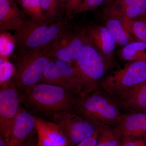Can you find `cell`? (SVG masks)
Returning a JSON list of instances; mask_svg holds the SVG:
<instances>
[{"label": "cell", "instance_id": "6da1fadb", "mask_svg": "<svg viewBox=\"0 0 146 146\" xmlns=\"http://www.w3.org/2000/svg\"><path fill=\"white\" fill-rule=\"evenodd\" d=\"M19 93L21 104L37 117L72 110L81 97L60 86L40 82Z\"/></svg>", "mask_w": 146, "mask_h": 146}, {"label": "cell", "instance_id": "7a4b0ae2", "mask_svg": "<svg viewBox=\"0 0 146 146\" xmlns=\"http://www.w3.org/2000/svg\"><path fill=\"white\" fill-rule=\"evenodd\" d=\"M83 44L75 66L83 83V97L98 89L112 65L102 55L88 34L86 26H82Z\"/></svg>", "mask_w": 146, "mask_h": 146}, {"label": "cell", "instance_id": "3957f363", "mask_svg": "<svg viewBox=\"0 0 146 146\" xmlns=\"http://www.w3.org/2000/svg\"><path fill=\"white\" fill-rule=\"evenodd\" d=\"M146 81V61H128L122 68L106 75L98 89L117 102L130 96Z\"/></svg>", "mask_w": 146, "mask_h": 146}, {"label": "cell", "instance_id": "277c9868", "mask_svg": "<svg viewBox=\"0 0 146 146\" xmlns=\"http://www.w3.org/2000/svg\"><path fill=\"white\" fill-rule=\"evenodd\" d=\"M121 108L115 100L99 89L83 97L72 111L99 126H115Z\"/></svg>", "mask_w": 146, "mask_h": 146}, {"label": "cell", "instance_id": "5b68a950", "mask_svg": "<svg viewBox=\"0 0 146 146\" xmlns=\"http://www.w3.org/2000/svg\"><path fill=\"white\" fill-rule=\"evenodd\" d=\"M50 59L45 48L17 51L12 63L14 72L11 80L19 93L40 83Z\"/></svg>", "mask_w": 146, "mask_h": 146}, {"label": "cell", "instance_id": "8992f818", "mask_svg": "<svg viewBox=\"0 0 146 146\" xmlns=\"http://www.w3.org/2000/svg\"><path fill=\"white\" fill-rule=\"evenodd\" d=\"M70 21L65 17L60 21L52 23L30 19L12 36L17 50L46 48L70 25Z\"/></svg>", "mask_w": 146, "mask_h": 146}, {"label": "cell", "instance_id": "52a82bcc", "mask_svg": "<svg viewBox=\"0 0 146 146\" xmlns=\"http://www.w3.org/2000/svg\"><path fill=\"white\" fill-rule=\"evenodd\" d=\"M43 119L53 122L62 131L68 146H76L93 135L100 126L72 111L54 112Z\"/></svg>", "mask_w": 146, "mask_h": 146}, {"label": "cell", "instance_id": "ba28073f", "mask_svg": "<svg viewBox=\"0 0 146 146\" xmlns=\"http://www.w3.org/2000/svg\"><path fill=\"white\" fill-rule=\"evenodd\" d=\"M40 82L60 86L83 96L82 80L74 65L50 58L43 72Z\"/></svg>", "mask_w": 146, "mask_h": 146}, {"label": "cell", "instance_id": "9c48e42d", "mask_svg": "<svg viewBox=\"0 0 146 146\" xmlns=\"http://www.w3.org/2000/svg\"><path fill=\"white\" fill-rule=\"evenodd\" d=\"M83 44L82 26L70 25L45 49L50 58L75 65Z\"/></svg>", "mask_w": 146, "mask_h": 146}, {"label": "cell", "instance_id": "30bf717a", "mask_svg": "<svg viewBox=\"0 0 146 146\" xmlns=\"http://www.w3.org/2000/svg\"><path fill=\"white\" fill-rule=\"evenodd\" d=\"M21 104L18 89L11 80L1 86L0 132L8 143L12 125Z\"/></svg>", "mask_w": 146, "mask_h": 146}, {"label": "cell", "instance_id": "8fae6325", "mask_svg": "<svg viewBox=\"0 0 146 146\" xmlns=\"http://www.w3.org/2000/svg\"><path fill=\"white\" fill-rule=\"evenodd\" d=\"M36 132V117L21 105L11 129L8 146H21Z\"/></svg>", "mask_w": 146, "mask_h": 146}, {"label": "cell", "instance_id": "7c38bea8", "mask_svg": "<svg viewBox=\"0 0 146 146\" xmlns=\"http://www.w3.org/2000/svg\"><path fill=\"white\" fill-rule=\"evenodd\" d=\"M18 5L7 0H0L1 33L18 31L31 19Z\"/></svg>", "mask_w": 146, "mask_h": 146}, {"label": "cell", "instance_id": "4fadbf2b", "mask_svg": "<svg viewBox=\"0 0 146 146\" xmlns=\"http://www.w3.org/2000/svg\"><path fill=\"white\" fill-rule=\"evenodd\" d=\"M86 27L87 31L94 44L102 55L113 65L117 44L104 25L91 24Z\"/></svg>", "mask_w": 146, "mask_h": 146}, {"label": "cell", "instance_id": "5bb4252c", "mask_svg": "<svg viewBox=\"0 0 146 146\" xmlns=\"http://www.w3.org/2000/svg\"><path fill=\"white\" fill-rule=\"evenodd\" d=\"M38 146H68L67 139L53 122L36 117Z\"/></svg>", "mask_w": 146, "mask_h": 146}, {"label": "cell", "instance_id": "9a60e30c", "mask_svg": "<svg viewBox=\"0 0 146 146\" xmlns=\"http://www.w3.org/2000/svg\"><path fill=\"white\" fill-rule=\"evenodd\" d=\"M115 126L122 137L146 136V112H125L120 115Z\"/></svg>", "mask_w": 146, "mask_h": 146}, {"label": "cell", "instance_id": "2e32d148", "mask_svg": "<svg viewBox=\"0 0 146 146\" xmlns=\"http://www.w3.org/2000/svg\"><path fill=\"white\" fill-rule=\"evenodd\" d=\"M104 26L118 46L123 47L136 39L126 28L123 18L116 17H103Z\"/></svg>", "mask_w": 146, "mask_h": 146}, {"label": "cell", "instance_id": "e0dca14e", "mask_svg": "<svg viewBox=\"0 0 146 146\" xmlns=\"http://www.w3.org/2000/svg\"><path fill=\"white\" fill-rule=\"evenodd\" d=\"M117 102L125 112H146V81L130 96Z\"/></svg>", "mask_w": 146, "mask_h": 146}, {"label": "cell", "instance_id": "ac0fdd59", "mask_svg": "<svg viewBox=\"0 0 146 146\" xmlns=\"http://www.w3.org/2000/svg\"><path fill=\"white\" fill-rule=\"evenodd\" d=\"M42 14L45 21L54 23L62 20L65 14V4L60 0H40Z\"/></svg>", "mask_w": 146, "mask_h": 146}, {"label": "cell", "instance_id": "d6986e66", "mask_svg": "<svg viewBox=\"0 0 146 146\" xmlns=\"http://www.w3.org/2000/svg\"><path fill=\"white\" fill-rule=\"evenodd\" d=\"M120 57L125 61H146V43L135 40L121 47Z\"/></svg>", "mask_w": 146, "mask_h": 146}, {"label": "cell", "instance_id": "ffe728a7", "mask_svg": "<svg viewBox=\"0 0 146 146\" xmlns=\"http://www.w3.org/2000/svg\"><path fill=\"white\" fill-rule=\"evenodd\" d=\"M103 125L100 127L97 146H121L119 131L115 126Z\"/></svg>", "mask_w": 146, "mask_h": 146}, {"label": "cell", "instance_id": "44dd1931", "mask_svg": "<svg viewBox=\"0 0 146 146\" xmlns=\"http://www.w3.org/2000/svg\"><path fill=\"white\" fill-rule=\"evenodd\" d=\"M123 21L126 28L134 39L146 43V14Z\"/></svg>", "mask_w": 146, "mask_h": 146}, {"label": "cell", "instance_id": "7402d4cb", "mask_svg": "<svg viewBox=\"0 0 146 146\" xmlns=\"http://www.w3.org/2000/svg\"><path fill=\"white\" fill-rule=\"evenodd\" d=\"M18 5L32 20L46 21L41 10L40 0H19Z\"/></svg>", "mask_w": 146, "mask_h": 146}, {"label": "cell", "instance_id": "603a6c76", "mask_svg": "<svg viewBox=\"0 0 146 146\" xmlns=\"http://www.w3.org/2000/svg\"><path fill=\"white\" fill-rule=\"evenodd\" d=\"M126 7L123 20L134 19L146 14V0H122Z\"/></svg>", "mask_w": 146, "mask_h": 146}, {"label": "cell", "instance_id": "cb8c5ba5", "mask_svg": "<svg viewBox=\"0 0 146 146\" xmlns=\"http://www.w3.org/2000/svg\"><path fill=\"white\" fill-rule=\"evenodd\" d=\"M0 71V85L1 86L12 78L14 72V65L11 62L2 60V62L1 63Z\"/></svg>", "mask_w": 146, "mask_h": 146}, {"label": "cell", "instance_id": "d4e9b609", "mask_svg": "<svg viewBox=\"0 0 146 146\" xmlns=\"http://www.w3.org/2000/svg\"><path fill=\"white\" fill-rule=\"evenodd\" d=\"M111 1L112 0H84L82 5L76 12V15L94 10L99 7L107 4Z\"/></svg>", "mask_w": 146, "mask_h": 146}, {"label": "cell", "instance_id": "484cf974", "mask_svg": "<svg viewBox=\"0 0 146 146\" xmlns=\"http://www.w3.org/2000/svg\"><path fill=\"white\" fill-rule=\"evenodd\" d=\"M84 0H70L65 4V18L71 20L75 16L79 8L80 7Z\"/></svg>", "mask_w": 146, "mask_h": 146}, {"label": "cell", "instance_id": "4316f807", "mask_svg": "<svg viewBox=\"0 0 146 146\" xmlns=\"http://www.w3.org/2000/svg\"><path fill=\"white\" fill-rule=\"evenodd\" d=\"M99 128L91 137L85 139L76 146H97Z\"/></svg>", "mask_w": 146, "mask_h": 146}, {"label": "cell", "instance_id": "83f0119b", "mask_svg": "<svg viewBox=\"0 0 146 146\" xmlns=\"http://www.w3.org/2000/svg\"><path fill=\"white\" fill-rule=\"evenodd\" d=\"M21 146H38L36 132L29 138Z\"/></svg>", "mask_w": 146, "mask_h": 146}, {"label": "cell", "instance_id": "f1b7e54d", "mask_svg": "<svg viewBox=\"0 0 146 146\" xmlns=\"http://www.w3.org/2000/svg\"><path fill=\"white\" fill-rule=\"evenodd\" d=\"M0 146H8L5 139L1 134L0 135Z\"/></svg>", "mask_w": 146, "mask_h": 146}, {"label": "cell", "instance_id": "f546056e", "mask_svg": "<svg viewBox=\"0 0 146 146\" xmlns=\"http://www.w3.org/2000/svg\"><path fill=\"white\" fill-rule=\"evenodd\" d=\"M7 1H9L11 2L15 3H18V1L19 0H7Z\"/></svg>", "mask_w": 146, "mask_h": 146}, {"label": "cell", "instance_id": "4dcf8cb0", "mask_svg": "<svg viewBox=\"0 0 146 146\" xmlns=\"http://www.w3.org/2000/svg\"><path fill=\"white\" fill-rule=\"evenodd\" d=\"M60 1H61L62 2L64 3H65V4H66V3H68V2L70 1V0H60Z\"/></svg>", "mask_w": 146, "mask_h": 146}]
</instances>
